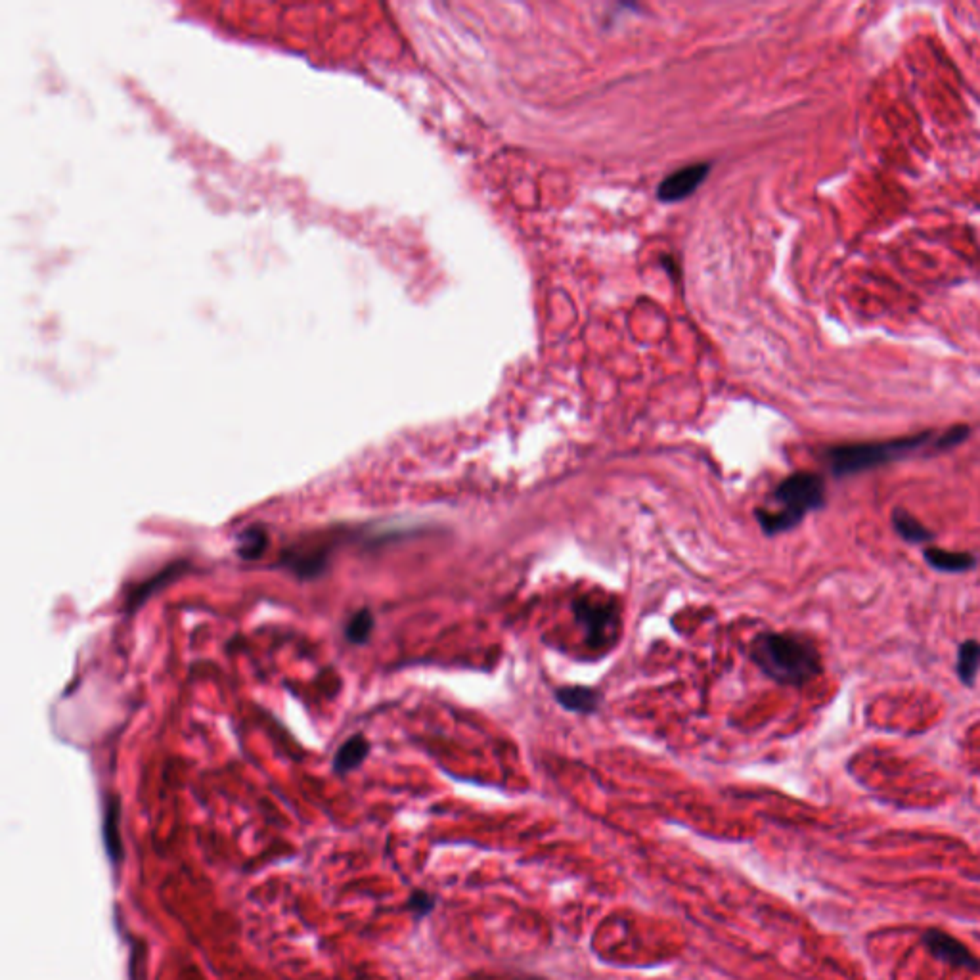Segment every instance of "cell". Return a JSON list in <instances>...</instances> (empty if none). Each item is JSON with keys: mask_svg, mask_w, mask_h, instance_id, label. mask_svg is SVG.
Here are the masks:
<instances>
[{"mask_svg": "<svg viewBox=\"0 0 980 980\" xmlns=\"http://www.w3.org/2000/svg\"><path fill=\"white\" fill-rule=\"evenodd\" d=\"M751 657L768 678L785 686H804L822 672L818 647L799 634H760Z\"/></svg>", "mask_w": 980, "mask_h": 980, "instance_id": "1", "label": "cell"}, {"mask_svg": "<svg viewBox=\"0 0 980 980\" xmlns=\"http://www.w3.org/2000/svg\"><path fill=\"white\" fill-rule=\"evenodd\" d=\"M774 498L780 506L778 512L758 510L757 519L766 535H780L795 529L808 512L822 510L825 506V481L822 475L799 471L783 479Z\"/></svg>", "mask_w": 980, "mask_h": 980, "instance_id": "2", "label": "cell"}, {"mask_svg": "<svg viewBox=\"0 0 980 980\" xmlns=\"http://www.w3.org/2000/svg\"><path fill=\"white\" fill-rule=\"evenodd\" d=\"M933 433H921L914 437L881 441V443H854V445L833 446L827 450L829 468L837 477L862 473L868 469L879 468L900 460L919 448L935 441Z\"/></svg>", "mask_w": 980, "mask_h": 980, "instance_id": "3", "label": "cell"}, {"mask_svg": "<svg viewBox=\"0 0 980 980\" xmlns=\"http://www.w3.org/2000/svg\"><path fill=\"white\" fill-rule=\"evenodd\" d=\"M575 615L586 632L590 646L603 647L609 644L617 626L615 605H605V603L592 602L590 598H582L575 603Z\"/></svg>", "mask_w": 980, "mask_h": 980, "instance_id": "4", "label": "cell"}, {"mask_svg": "<svg viewBox=\"0 0 980 980\" xmlns=\"http://www.w3.org/2000/svg\"><path fill=\"white\" fill-rule=\"evenodd\" d=\"M923 944L927 946L929 954L938 961H944L948 965L969 969V971H980V961L975 958L967 946H963L958 938H954L940 929H929L923 933Z\"/></svg>", "mask_w": 980, "mask_h": 980, "instance_id": "5", "label": "cell"}, {"mask_svg": "<svg viewBox=\"0 0 980 980\" xmlns=\"http://www.w3.org/2000/svg\"><path fill=\"white\" fill-rule=\"evenodd\" d=\"M707 175H709L707 163H699V165H690L686 169H680V171L672 173L669 179L661 182L659 198L663 201L684 200L705 180Z\"/></svg>", "mask_w": 980, "mask_h": 980, "instance_id": "6", "label": "cell"}, {"mask_svg": "<svg viewBox=\"0 0 980 980\" xmlns=\"http://www.w3.org/2000/svg\"><path fill=\"white\" fill-rule=\"evenodd\" d=\"M925 561L940 573H967L977 567V557L969 552H950L942 548H927Z\"/></svg>", "mask_w": 980, "mask_h": 980, "instance_id": "7", "label": "cell"}, {"mask_svg": "<svg viewBox=\"0 0 980 980\" xmlns=\"http://www.w3.org/2000/svg\"><path fill=\"white\" fill-rule=\"evenodd\" d=\"M370 753V743L362 734L349 737L339 751L335 753L334 768L339 774H347L351 770H357L358 766L366 760Z\"/></svg>", "mask_w": 980, "mask_h": 980, "instance_id": "8", "label": "cell"}, {"mask_svg": "<svg viewBox=\"0 0 980 980\" xmlns=\"http://www.w3.org/2000/svg\"><path fill=\"white\" fill-rule=\"evenodd\" d=\"M557 703H561L567 711L580 714L594 713L600 705L598 691L584 686H565L556 691Z\"/></svg>", "mask_w": 980, "mask_h": 980, "instance_id": "9", "label": "cell"}, {"mask_svg": "<svg viewBox=\"0 0 980 980\" xmlns=\"http://www.w3.org/2000/svg\"><path fill=\"white\" fill-rule=\"evenodd\" d=\"M892 527L900 538H904L910 544H927L935 540V535L908 510L894 508L891 515Z\"/></svg>", "mask_w": 980, "mask_h": 980, "instance_id": "10", "label": "cell"}, {"mask_svg": "<svg viewBox=\"0 0 980 980\" xmlns=\"http://www.w3.org/2000/svg\"><path fill=\"white\" fill-rule=\"evenodd\" d=\"M268 535L263 527H247L236 538V554L244 561H255L267 552Z\"/></svg>", "mask_w": 980, "mask_h": 980, "instance_id": "11", "label": "cell"}, {"mask_svg": "<svg viewBox=\"0 0 980 980\" xmlns=\"http://www.w3.org/2000/svg\"><path fill=\"white\" fill-rule=\"evenodd\" d=\"M980 672V642L967 640L959 646L958 676L963 686H973Z\"/></svg>", "mask_w": 980, "mask_h": 980, "instance_id": "12", "label": "cell"}, {"mask_svg": "<svg viewBox=\"0 0 980 980\" xmlns=\"http://www.w3.org/2000/svg\"><path fill=\"white\" fill-rule=\"evenodd\" d=\"M104 843L106 852L110 856L113 864L121 862L123 847H121V837H119V801L112 799L110 806L106 808V820H104Z\"/></svg>", "mask_w": 980, "mask_h": 980, "instance_id": "13", "label": "cell"}, {"mask_svg": "<svg viewBox=\"0 0 980 980\" xmlns=\"http://www.w3.org/2000/svg\"><path fill=\"white\" fill-rule=\"evenodd\" d=\"M374 630V615L370 609H360L345 626V636L353 644H366Z\"/></svg>", "mask_w": 980, "mask_h": 980, "instance_id": "14", "label": "cell"}, {"mask_svg": "<svg viewBox=\"0 0 980 980\" xmlns=\"http://www.w3.org/2000/svg\"><path fill=\"white\" fill-rule=\"evenodd\" d=\"M326 561L328 559H326V556H322V554H316V556L305 554V556L286 559V563L290 565V569H293L301 577H307V579H311V577H316L318 573H322Z\"/></svg>", "mask_w": 980, "mask_h": 980, "instance_id": "15", "label": "cell"}, {"mask_svg": "<svg viewBox=\"0 0 980 980\" xmlns=\"http://www.w3.org/2000/svg\"><path fill=\"white\" fill-rule=\"evenodd\" d=\"M435 896L425 891H414L410 898L406 900V908L414 914V917L422 919L425 915L431 914L435 910Z\"/></svg>", "mask_w": 980, "mask_h": 980, "instance_id": "16", "label": "cell"}]
</instances>
